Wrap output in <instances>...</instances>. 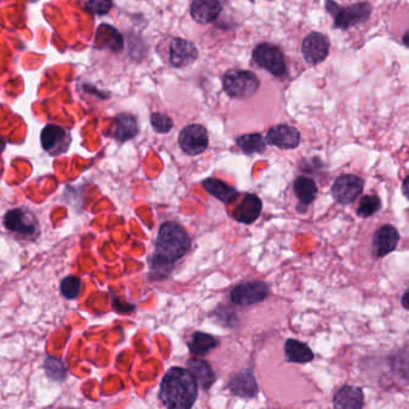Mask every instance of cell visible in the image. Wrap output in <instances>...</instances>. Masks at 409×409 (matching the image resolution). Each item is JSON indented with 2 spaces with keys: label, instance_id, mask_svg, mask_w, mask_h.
I'll return each instance as SVG.
<instances>
[{
  "label": "cell",
  "instance_id": "cell-17",
  "mask_svg": "<svg viewBox=\"0 0 409 409\" xmlns=\"http://www.w3.org/2000/svg\"><path fill=\"white\" fill-rule=\"evenodd\" d=\"M222 11L219 0H194L190 8V13L194 21L208 24L216 21Z\"/></svg>",
  "mask_w": 409,
  "mask_h": 409
},
{
  "label": "cell",
  "instance_id": "cell-27",
  "mask_svg": "<svg viewBox=\"0 0 409 409\" xmlns=\"http://www.w3.org/2000/svg\"><path fill=\"white\" fill-rule=\"evenodd\" d=\"M382 207V201L377 196H364L359 203L357 214L360 217H370L375 215L376 213Z\"/></svg>",
  "mask_w": 409,
  "mask_h": 409
},
{
  "label": "cell",
  "instance_id": "cell-7",
  "mask_svg": "<svg viewBox=\"0 0 409 409\" xmlns=\"http://www.w3.org/2000/svg\"><path fill=\"white\" fill-rule=\"evenodd\" d=\"M270 288L263 281H247L238 284L231 292V300L238 306H251L265 300Z\"/></svg>",
  "mask_w": 409,
  "mask_h": 409
},
{
  "label": "cell",
  "instance_id": "cell-2",
  "mask_svg": "<svg viewBox=\"0 0 409 409\" xmlns=\"http://www.w3.org/2000/svg\"><path fill=\"white\" fill-rule=\"evenodd\" d=\"M191 239L186 229L174 221L161 224L155 242V256L166 262L174 263L189 251Z\"/></svg>",
  "mask_w": 409,
  "mask_h": 409
},
{
  "label": "cell",
  "instance_id": "cell-25",
  "mask_svg": "<svg viewBox=\"0 0 409 409\" xmlns=\"http://www.w3.org/2000/svg\"><path fill=\"white\" fill-rule=\"evenodd\" d=\"M237 146L240 148L245 154H261L265 151L267 143L261 134H242L237 138Z\"/></svg>",
  "mask_w": 409,
  "mask_h": 409
},
{
  "label": "cell",
  "instance_id": "cell-8",
  "mask_svg": "<svg viewBox=\"0 0 409 409\" xmlns=\"http://www.w3.org/2000/svg\"><path fill=\"white\" fill-rule=\"evenodd\" d=\"M209 144V136L206 128L199 124L186 126L179 134L181 151L190 156H196L206 151Z\"/></svg>",
  "mask_w": 409,
  "mask_h": 409
},
{
  "label": "cell",
  "instance_id": "cell-9",
  "mask_svg": "<svg viewBox=\"0 0 409 409\" xmlns=\"http://www.w3.org/2000/svg\"><path fill=\"white\" fill-rule=\"evenodd\" d=\"M364 184V179L354 174L340 176L332 184V197L341 204H350L362 194Z\"/></svg>",
  "mask_w": 409,
  "mask_h": 409
},
{
  "label": "cell",
  "instance_id": "cell-23",
  "mask_svg": "<svg viewBox=\"0 0 409 409\" xmlns=\"http://www.w3.org/2000/svg\"><path fill=\"white\" fill-rule=\"evenodd\" d=\"M219 345V341L216 340L214 336L206 334V332H197L192 335V339L187 344L190 352L197 355V357H204L207 355L210 350L216 348Z\"/></svg>",
  "mask_w": 409,
  "mask_h": 409
},
{
  "label": "cell",
  "instance_id": "cell-1",
  "mask_svg": "<svg viewBox=\"0 0 409 409\" xmlns=\"http://www.w3.org/2000/svg\"><path fill=\"white\" fill-rule=\"evenodd\" d=\"M199 396V384L184 367H172L160 384L159 399L169 409H189Z\"/></svg>",
  "mask_w": 409,
  "mask_h": 409
},
{
  "label": "cell",
  "instance_id": "cell-19",
  "mask_svg": "<svg viewBox=\"0 0 409 409\" xmlns=\"http://www.w3.org/2000/svg\"><path fill=\"white\" fill-rule=\"evenodd\" d=\"M186 369L192 373L197 384L204 390L210 389L211 385L215 383V373L206 360L197 357L190 359L186 362Z\"/></svg>",
  "mask_w": 409,
  "mask_h": 409
},
{
  "label": "cell",
  "instance_id": "cell-18",
  "mask_svg": "<svg viewBox=\"0 0 409 409\" xmlns=\"http://www.w3.org/2000/svg\"><path fill=\"white\" fill-rule=\"evenodd\" d=\"M364 392L362 388L353 385H345L336 392L332 399L335 408L360 409L364 407Z\"/></svg>",
  "mask_w": 409,
  "mask_h": 409
},
{
  "label": "cell",
  "instance_id": "cell-30",
  "mask_svg": "<svg viewBox=\"0 0 409 409\" xmlns=\"http://www.w3.org/2000/svg\"><path fill=\"white\" fill-rule=\"evenodd\" d=\"M151 272L155 275H159L160 277L167 276L171 270H172L173 263L166 262L164 259L156 257L155 254L151 257Z\"/></svg>",
  "mask_w": 409,
  "mask_h": 409
},
{
  "label": "cell",
  "instance_id": "cell-14",
  "mask_svg": "<svg viewBox=\"0 0 409 409\" xmlns=\"http://www.w3.org/2000/svg\"><path fill=\"white\" fill-rule=\"evenodd\" d=\"M267 141L280 149H294L300 143V134L293 126L281 124L268 131Z\"/></svg>",
  "mask_w": 409,
  "mask_h": 409
},
{
  "label": "cell",
  "instance_id": "cell-4",
  "mask_svg": "<svg viewBox=\"0 0 409 409\" xmlns=\"http://www.w3.org/2000/svg\"><path fill=\"white\" fill-rule=\"evenodd\" d=\"M327 10L335 20L336 28L340 29H348L362 22H366L372 13V8L369 3H357L352 6L342 8L332 0H327Z\"/></svg>",
  "mask_w": 409,
  "mask_h": 409
},
{
  "label": "cell",
  "instance_id": "cell-10",
  "mask_svg": "<svg viewBox=\"0 0 409 409\" xmlns=\"http://www.w3.org/2000/svg\"><path fill=\"white\" fill-rule=\"evenodd\" d=\"M199 58V51L194 43L189 40L173 38L167 46L168 63L181 69L192 64Z\"/></svg>",
  "mask_w": 409,
  "mask_h": 409
},
{
  "label": "cell",
  "instance_id": "cell-24",
  "mask_svg": "<svg viewBox=\"0 0 409 409\" xmlns=\"http://www.w3.org/2000/svg\"><path fill=\"white\" fill-rule=\"evenodd\" d=\"M138 132L137 121L130 114H121L116 116V131L114 137L119 142H125L134 138Z\"/></svg>",
  "mask_w": 409,
  "mask_h": 409
},
{
  "label": "cell",
  "instance_id": "cell-6",
  "mask_svg": "<svg viewBox=\"0 0 409 409\" xmlns=\"http://www.w3.org/2000/svg\"><path fill=\"white\" fill-rule=\"evenodd\" d=\"M252 56L261 68L267 70L276 77H282L287 71L284 53L274 45L261 43L254 48Z\"/></svg>",
  "mask_w": 409,
  "mask_h": 409
},
{
  "label": "cell",
  "instance_id": "cell-11",
  "mask_svg": "<svg viewBox=\"0 0 409 409\" xmlns=\"http://www.w3.org/2000/svg\"><path fill=\"white\" fill-rule=\"evenodd\" d=\"M41 146L49 155L59 156L65 154L70 147L71 137L61 126L47 125L40 136Z\"/></svg>",
  "mask_w": 409,
  "mask_h": 409
},
{
  "label": "cell",
  "instance_id": "cell-32",
  "mask_svg": "<svg viewBox=\"0 0 409 409\" xmlns=\"http://www.w3.org/2000/svg\"><path fill=\"white\" fill-rule=\"evenodd\" d=\"M408 291H406L405 293L402 294V298H401V300H402V306L405 307L406 310H408Z\"/></svg>",
  "mask_w": 409,
  "mask_h": 409
},
{
  "label": "cell",
  "instance_id": "cell-12",
  "mask_svg": "<svg viewBox=\"0 0 409 409\" xmlns=\"http://www.w3.org/2000/svg\"><path fill=\"white\" fill-rule=\"evenodd\" d=\"M329 39L321 33H311L302 41V56L311 65H317L325 61L329 54Z\"/></svg>",
  "mask_w": 409,
  "mask_h": 409
},
{
  "label": "cell",
  "instance_id": "cell-26",
  "mask_svg": "<svg viewBox=\"0 0 409 409\" xmlns=\"http://www.w3.org/2000/svg\"><path fill=\"white\" fill-rule=\"evenodd\" d=\"M82 288V281L77 276L69 275L61 282V293L63 297L74 300L78 298Z\"/></svg>",
  "mask_w": 409,
  "mask_h": 409
},
{
  "label": "cell",
  "instance_id": "cell-31",
  "mask_svg": "<svg viewBox=\"0 0 409 409\" xmlns=\"http://www.w3.org/2000/svg\"><path fill=\"white\" fill-rule=\"evenodd\" d=\"M111 6L112 4L109 0H89L88 3V9L91 10V13H99V15L107 13Z\"/></svg>",
  "mask_w": 409,
  "mask_h": 409
},
{
  "label": "cell",
  "instance_id": "cell-22",
  "mask_svg": "<svg viewBox=\"0 0 409 409\" xmlns=\"http://www.w3.org/2000/svg\"><path fill=\"white\" fill-rule=\"evenodd\" d=\"M293 189L299 202L304 206H310L311 203L315 202L318 194V187L315 180L305 176L299 177L294 181Z\"/></svg>",
  "mask_w": 409,
  "mask_h": 409
},
{
  "label": "cell",
  "instance_id": "cell-29",
  "mask_svg": "<svg viewBox=\"0 0 409 409\" xmlns=\"http://www.w3.org/2000/svg\"><path fill=\"white\" fill-rule=\"evenodd\" d=\"M151 123L153 129L159 134H167L173 129V121L164 113H153L151 116Z\"/></svg>",
  "mask_w": 409,
  "mask_h": 409
},
{
  "label": "cell",
  "instance_id": "cell-20",
  "mask_svg": "<svg viewBox=\"0 0 409 409\" xmlns=\"http://www.w3.org/2000/svg\"><path fill=\"white\" fill-rule=\"evenodd\" d=\"M284 355L289 362L307 364L315 359V354L309 346L302 341L289 339L284 344Z\"/></svg>",
  "mask_w": 409,
  "mask_h": 409
},
{
  "label": "cell",
  "instance_id": "cell-21",
  "mask_svg": "<svg viewBox=\"0 0 409 409\" xmlns=\"http://www.w3.org/2000/svg\"><path fill=\"white\" fill-rule=\"evenodd\" d=\"M202 185L211 196H214L224 204L233 202L239 196L237 190L233 189L232 186H229L227 183L216 178H209L203 180Z\"/></svg>",
  "mask_w": 409,
  "mask_h": 409
},
{
  "label": "cell",
  "instance_id": "cell-5",
  "mask_svg": "<svg viewBox=\"0 0 409 409\" xmlns=\"http://www.w3.org/2000/svg\"><path fill=\"white\" fill-rule=\"evenodd\" d=\"M5 229L22 238L31 239L39 234V222L31 211L17 208L9 210L4 216Z\"/></svg>",
  "mask_w": 409,
  "mask_h": 409
},
{
  "label": "cell",
  "instance_id": "cell-16",
  "mask_svg": "<svg viewBox=\"0 0 409 409\" xmlns=\"http://www.w3.org/2000/svg\"><path fill=\"white\" fill-rule=\"evenodd\" d=\"M229 388L234 395L244 399H252L258 392V384L256 382L254 372L250 370H242L233 376L229 380Z\"/></svg>",
  "mask_w": 409,
  "mask_h": 409
},
{
  "label": "cell",
  "instance_id": "cell-28",
  "mask_svg": "<svg viewBox=\"0 0 409 409\" xmlns=\"http://www.w3.org/2000/svg\"><path fill=\"white\" fill-rule=\"evenodd\" d=\"M45 369H46L48 377L56 379V380H61L66 377V369H65L64 364L56 357H47L46 362H45Z\"/></svg>",
  "mask_w": 409,
  "mask_h": 409
},
{
  "label": "cell",
  "instance_id": "cell-3",
  "mask_svg": "<svg viewBox=\"0 0 409 409\" xmlns=\"http://www.w3.org/2000/svg\"><path fill=\"white\" fill-rule=\"evenodd\" d=\"M224 88L231 98L247 99L258 91L259 79L251 71L229 70L224 76Z\"/></svg>",
  "mask_w": 409,
  "mask_h": 409
},
{
  "label": "cell",
  "instance_id": "cell-15",
  "mask_svg": "<svg viewBox=\"0 0 409 409\" xmlns=\"http://www.w3.org/2000/svg\"><path fill=\"white\" fill-rule=\"evenodd\" d=\"M262 207V201L257 194H247L233 210V217L240 224H254L261 215Z\"/></svg>",
  "mask_w": 409,
  "mask_h": 409
},
{
  "label": "cell",
  "instance_id": "cell-13",
  "mask_svg": "<svg viewBox=\"0 0 409 409\" xmlns=\"http://www.w3.org/2000/svg\"><path fill=\"white\" fill-rule=\"evenodd\" d=\"M400 242V234L392 224H384L377 229L373 236V252L376 257L382 258L396 249Z\"/></svg>",
  "mask_w": 409,
  "mask_h": 409
},
{
  "label": "cell",
  "instance_id": "cell-34",
  "mask_svg": "<svg viewBox=\"0 0 409 409\" xmlns=\"http://www.w3.org/2000/svg\"><path fill=\"white\" fill-rule=\"evenodd\" d=\"M5 149V141H4V138L1 137V136H0V153H1V151H4Z\"/></svg>",
  "mask_w": 409,
  "mask_h": 409
},
{
  "label": "cell",
  "instance_id": "cell-33",
  "mask_svg": "<svg viewBox=\"0 0 409 409\" xmlns=\"http://www.w3.org/2000/svg\"><path fill=\"white\" fill-rule=\"evenodd\" d=\"M402 191H403L405 197H408V177H406L405 179H403V184H402Z\"/></svg>",
  "mask_w": 409,
  "mask_h": 409
}]
</instances>
